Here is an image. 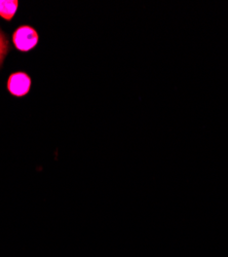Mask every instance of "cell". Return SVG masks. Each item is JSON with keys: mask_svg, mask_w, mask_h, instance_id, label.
I'll return each instance as SVG.
<instances>
[{"mask_svg": "<svg viewBox=\"0 0 228 257\" xmlns=\"http://www.w3.org/2000/svg\"><path fill=\"white\" fill-rule=\"evenodd\" d=\"M12 39L15 48L18 51L28 53L37 46L39 35L32 26L22 25L14 31Z\"/></svg>", "mask_w": 228, "mask_h": 257, "instance_id": "1", "label": "cell"}, {"mask_svg": "<svg viewBox=\"0 0 228 257\" xmlns=\"http://www.w3.org/2000/svg\"><path fill=\"white\" fill-rule=\"evenodd\" d=\"M32 80L28 73L24 71L13 72L8 79L7 89L9 93L17 98L26 96L31 89Z\"/></svg>", "mask_w": 228, "mask_h": 257, "instance_id": "2", "label": "cell"}, {"mask_svg": "<svg viewBox=\"0 0 228 257\" xmlns=\"http://www.w3.org/2000/svg\"><path fill=\"white\" fill-rule=\"evenodd\" d=\"M19 8L18 0H0V18L11 22Z\"/></svg>", "mask_w": 228, "mask_h": 257, "instance_id": "3", "label": "cell"}, {"mask_svg": "<svg viewBox=\"0 0 228 257\" xmlns=\"http://www.w3.org/2000/svg\"><path fill=\"white\" fill-rule=\"evenodd\" d=\"M11 52V44L9 36L3 31L0 27V69H2L5 60Z\"/></svg>", "mask_w": 228, "mask_h": 257, "instance_id": "4", "label": "cell"}]
</instances>
